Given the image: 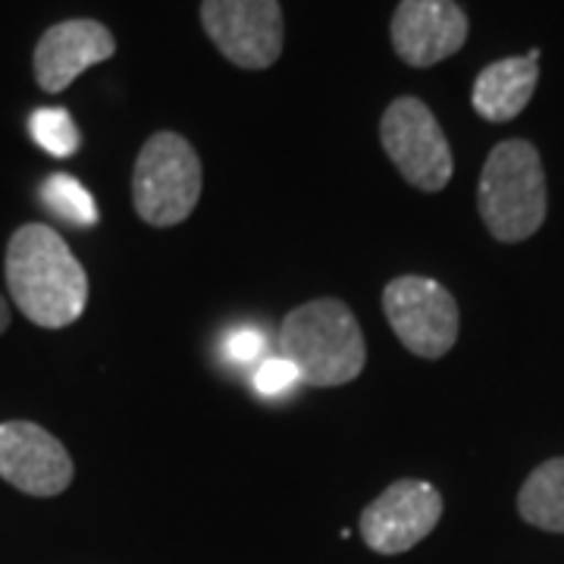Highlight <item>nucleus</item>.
Instances as JSON below:
<instances>
[{
	"mask_svg": "<svg viewBox=\"0 0 564 564\" xmlns=\"http://www.w3.org/2000/svg\"><path fill=\"white\" fill-rule=\"evenodd\" d=\"M3 276L22 317L41 329H63L85 314L88 273L61 232L44 223H25L10 236Z\"/></svg>",
	"mask_w": 564,
	"mask_h": 564,
	"instance_id": "nucleus-1",
	"label": "nucleus"
},
{
	"mask_svg": "<svg viewBox=\"0 0 564 564\" xmlns=\"http://www.w3.org/2000/svg\"><path fill=\"white\" fill-rule=\"evenodd\" d=\"M202 25L239 69H270L280 61L285 41L280 0H202Z\"/></svg>",
	"mask_w": 564,
	"mask_h": 564,
	"instance_id": "nucleus-7",
	"label": "nucleus"
},
{
	"mask_svg": "<svg viewBox=\"0 0 564 564\" xmlns=\"http://www.w3.org/2000/svg\"><path fill=\"white\" fill-rule=\"evenodd\" d=\"M383 314L399 343L423 361H440L458 343V302L440 280L417 273L389 280L383 289Z\"/></svg>",
	"mask_w": 564,
	"mask_h": 564,
	"instance_id": "nucleus-5",
	"label": "nucleus"
},
{
	"mask_svg": "<svg viewBox=\"0 0 564 564\" xmlns=\"http://www.w3.org/2000/svg\"><path fill=\"white\" fill-rule=\"evenodd\" d=\"M285 361L314 389H333L358 380L367 364L364 329L355 311L339 299H314L285 314L280 329Z\"/></svg>",
	"mask_w": 564,
	"mask_h": 564,
	"instance_id": "nucleus-2",
	"label": "nucleus"
},
{
	"mask_svg": "<svg viewBox=\"0 0 564 564\" xmlns=\"http://www.w3.org/2000/svg\"><path fill=\"white\" fill-rule=\"evenodd\" d=\"M480 220L496 242L514 245L536 236L545 223L549 195L540 151L524 139L499 141L477 185Z\"/></svg>",
	"mask_w": 564,
	"mask_h": 564,
	"instance_id": "nucleus-3",
	"label": "nucleus"
},
{
	"mask_svg": "<svg viewBox=\"0 0 564 564\" xmlns=\"http://www.w3.org/2000/svg\"><path fill=\"white\" fill-rule=\"evenodd\" d=\"M443 518V496L426 480H395L361 511V536L380 555L423 543Z\"/></svg>",
	"mask_w": 564,
	"mask_h": 564,
	"instance_id": "nucleus-8",
	"label": "nucleus"
},
{
	"mask_svg": "<svg viewBox=\"0 0 564 564\" xmlns=\"http://www.w3.org/2000/svg\"><path fill=\"white\" fill-rule=\"evenodd\" d=\"M380 144L402 173V180L421 192H443L452 182L455 161L443 126L417 98H395L380 120Z\"/></svg>",
	"mask_w": 564,
	"mask_h": 564,
	"instance_id": "nucleus-6",
	"label": "nucleus"
},
{
	"mask_svg": "<svg viewBox=\"0 0 564 564\" xmlns=\"http://www.w3.org/2000/svg\"><path fill=\"white\" fill-rule=\"evenodd\" d=\"M204 170L198 151L180 132H154L141 144L132 170V207L154 229L185 223L202 202Z\"/></svg>",
	"mask_w": 564,
	"mask_h": 564,
	"instance_id": "nucleus-4",
	"label": "nucleus"
},
{
	"mask_svg": "<svg viewBox=\"0 0 564 564\" xmlns=\"http://www.w3.org/2000/svg\"><path fill=\"white\" fill-rule=\"evenodd\" d=\"M467 32V17L455 0H402L389 25L395 54L414 69L436 66L458 54Z\"/></svg>",
	"mask_w": 564,
	"mask_h": 564,
	"instance_id": "nucleus-10",
	"label": "nucleus"
},
{
	"mask_svg": "<svg viewBox=\"0 0 564 564\" xmlns=\"http://www.w3.org/2000/svg\"><path fill=\"white\" fill-rule=\"evenodd\" d=\"M76 464L66 445L32 421L0 423V480L35 499L69 489Z\"/></svg>",
	"mask_w": 564,
	"mask_h": 564,
	"instance_id": "nucleus-9",
	"label": "nucleus"
},
{
	"mask_svg": "<svg viewBox=\"0 0 564 564\" xmlns=\"http://www.w3.org/2000/svg\"><path fill=\"white\" fill-rule=\"evenodd\" d=\"M518 511L530 527L564 533V455L543 462L521 486Z\"/></svg>",
	"mask_w": 564,
	"mask_h": 564,
	"instance_id": "nucleus-13",
	"label": "nucleus"
},
{
	"mask_svg": "<svg viewBox=\"0 0 564 564\" xmlns=\"http://www.w3.org/2000/svg\"><path fill=\"white\" fill-rule=\"evenodd\" d=\"M302 377H299V370H295V364L285 361V358H267V361L258 367V373H254V389L267 395V399H276L282 392H289L292 386L299 383Z\"/></svg>",
	"mask_w": 564,
	"mask_h": 564,
	"instance_id": "nucleus-16",
	"label": "nucleus"
},
{
	"mask_svg": "<svg viewBox=\"0 0 564 564\" xmlns=\"http://www.w3.org/2000/svg\"><path fill=\"white\" fill-rule=\"evenodd\" d=\"M263 351H267V336L258 333V329H251V326L229 333V336H226V343H223V355L236 364L258 361Z\"/></svg>",
	"mask_w": 564,
	"mask_h": 564,
	"instance_id": "nucleus-17",
	"label": "nucleus"
},
{
	"mask_svg": "<svg viewBox=\"0 0 564 564\" xmlns=\"http://www.w3.org/2000/svg\"><path fill=\"white\" fill-rule=\"evenodd\" d=\"M117 54L113 32L98 20H66L51 25L35 44V79L41 91L61 95L85 69L110 61Z\"/></svg>",
	"mask_w": 564,
	"mask_h": 564,
	"instance_id": "nucleus-11",
	"label": "nucleus"
},
{
	"mask_svg": "<svg viewBox=\"0 0 564 564\" xmlns=\"http://www.w3.org/2000/svg\"><path fill=\"white\" fill-rule=\"evenodd\" d=\"M29 132L41 151H47L51 158H73L79 151L82 135L76 120L69 117V110L63 107H41L29 120Z\"/></svg>",
	"mask_w": 564,
	"mask_h": 564,
	"instance_id": "nucleus-15",
	"label": "nucleus"
},
{
	"mask_svg": "<svg viewBox=\"0 0 564 564\" xmlns=\"http://www.w3.org/2000/svg\"><path fill=\"white\" fill-rule=\"evenodd\" d=\"M7 326H10V304L0 295V336L7 333Z\"/></svg>",
	"mask_w": 564,
	"mask_h": 564,
	"instance_id": "nucleus-18",
	"label": "nucleus"
},
{
	"mask_svg": "<svg viewBox=\"0 0 564 564\" xmlns=\"http://www.w3.org/2000/svg\"><path fill=\"white\" fill-rule=\"evenodd\" d=\"M41 202L57 220L69 223L76 229H91L98 223V204L76 176H66V173L47 176V182L41 185Z\"/></svg>",
	"mask_w": 564,
	"mask_h": 564,
	"instance_id": "nucleus-14",
	"label": "nucleus"
},
{
	"mask_svg": "<svg viewBox=\"0 0 564 564\" xmlns=\"http://www.w3.org/2000/svg\"><path fill=\"white\" fill-rule=\"evenodd\" d=\"M540 82V51L524 57H505L486 66L474 82L470 104L489 122H508L521 117Z\"/></svg>",
	"mask_w": 564,
	"mask_h": 564,
	"instance_id": "nucleus-12",
	"label": "nucleus"
}]
</instances>
